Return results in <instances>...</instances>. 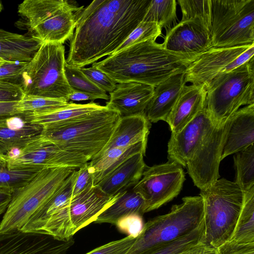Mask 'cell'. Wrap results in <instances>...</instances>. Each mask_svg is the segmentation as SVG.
<instances>
[{"mask_svg": "<svg viewBox=\"0 0 254 254\" xmlns=\"http://www.w3.org/2000/svg\"><path fill=\"white\" fill-rule=\"evenodd\" d=\"M205 106L181 130L171 133L168 143V158L182 167L186 163L213 127Z\"/></svg>", "mask_w": 254, "mask_h": 254, "instance_id": "obj_18", "label": "cell"}, {"mask_svg": "<svg viewBox=\"0 0 254 254\" xmlns=\"http://www.w3.org/2000/svg\"><path fill=\"white\" fill-rule=\"evenodd\" d=\"M23 97V92L19 85L0 81V102H17Z\"/></svg>", "mask_w": 254, "mask_h": 254, "instance_id": "obj_46", "label": "cell"}, {"mask_svg": "<svg viewBox=\"0 0 254 254\" xmlns=\"http://www.w3.org/2000/svg\"><path fill=\"white\" fill-rule=\"evenodd\" d=\"M13 192L10 190L0 189V216L6 211Z\"/></svg>", "mask_w": 254, "mask_h": 254, "instance_id": "obj_49", "label": "cell"}, {"mask_svg": "<svg viewBox=\"0 0 254 254\" xmlns=\"http://www.w3.org/2000/svg\"><path fill=\"white\" fill-rule=\"evenodd\" d=\"M250 46L210 48L188 65L185 71L186 83L205 88L218 74L226 73L229 64Z\"/></svg>", "mask_w": 254, "mask_h": 254, "instance_id": "obj_17", "label": "cell"}, {"mask_svg": "<svg viewBox=\"0 0 254 254\" xmlns=\"http://www.w3.org/2000/svg\"><path fill=\"white\" fill-rule=\"evenodd\" d=\"M120 117L117 112L104 106L71 123L44 129L41 137L65 151L83 155L89 161L107 144Z\"/></svg>", "mask_w": 254, "mask_h": 254, "instance_id": "obj_3", "label": "cell"}, {"mask_svg": "<svg viewBox=\"0 0 254 254\" xmlns=\"http://www.w3.org/2000/svg\"><path fill=\"white\" fill-rule=\"evenodd\" d=\"M235 154V183L243 190L247 191L254 187V144Z\"/></svg>", "mask_w": 254, "mask_h": 254, "instance_id": "obj_33", "label": "cell"}, {"mask_svg": "<svg viewBox=\"0 0 254 254\" xmlns=\"http://www.w3.org/2000/svg\"><path fill=\"white\" fill-rule=\"evenodd\" d=\"M75 168L41 170L28 184L13 192L0 223V233L20 231L30 217L54 194Z\"/></svg>", "mask_w": 254, "mask_h": 254, "instance_id": "obj_8", "label": "cell"}, {"mask_svg": "<svg viewBox=\"0 0 254 254\" xmlns=\"http://www.w3.org/2000/svg\"><path fill=\"white\" fill-rule=\"evenodd\" d=\"M65 76L70 88L74 90L90 94L97 99L109 100V96L93 83L80 70L79 68L65 63Z\"/></svg>", "mask_w": 254, "mask_h": 254, "instance_id": "obj_36", "label": "cell"}, {"mask_svg": "<svg viewBox=\"0 0 254 254\" xmlns=\"http://www.w3.org/2000/svg\"><path fill=\"white\" fill-rule=\"evenodd\" d=\"M123 192L110 195L98 186H94L72 198L52 215L37 233L60 240H68L80 229L95 222Z\"/></svg>", "mask_w": 254, "mask_h": 254, "instance_id": "obj_9", "label": "cell"}, {"mask_svg": "<svg viewBox=\"0 0 254 254\" xmlns=\"http://www.w3.org/2000/svg\"><path fill=\"white\" fill-rule=\"evenodd\" d=\"M145 213V202L142 197L131 190L124 191L111 205L104 210L95 221L97 223L116 224L121 218L130 214L142 216Z\"/></svg>", "mask_w": 254, "mask_h": 254, "instance_id": "obj_30", "label": "cell"}, {"mask_svg": "<svg viewBox=\"0 0 254 254\" xmlns=\"http://www.w3.org/2000/svg\"><path fill=\"white\" fill-rule=\"evenodd\" d=\"M204 232L203 219L197 227L189 234L160 246L149 254H181L203 243Z\"/></svg>", "mask_w": 254, "mask_h": 254, "instance_id": "obj_37", "label": "cell"}, {"mask_svg": "<svg viewBox=\"0 0 254 254\" xmlns=\"http://www.w3.org/2000/svg\"><path fill=\"white\" fill-rule=\"evenodd\" d=\"M65 62L63 44L42 43L28 62L23 73L20 86L24 96L68 101V97L73 90L65 76Z\"/></svg>", "mask_w": 254, "mask_h": 254, "instance_id": "obj_6", "label": "cell"}, {"mask_svg": "<svg viewBox=\"0 0 254 254\" xmlns=\"http://www.w3.org/2000/svg\"><path fill=\"white\" fill-rule=\"evenodd\" d=\"M229 120L214 126L186 163L188 174L200 190L219 178V164Z\"/></svg>", "mask_w": 254, "mask_h": 254, "instance_id": "obj_13", "label": "cell"}, {"mask_svg": "<svg viewBox=\"0 0 254 254\" xmlns=\"http://www.w3.org/2000/svg\"><path fill=\"white\" fill-rule=\"evenodd\" d=\"M230 240L240 243L254 242V187L245 191L243 204Z\"/></svg>", "mask_w": 254, "mask_h": 254, "instance_id": "obj_31", "label": "cell"}, {"mask_svg": "<svg viewBox=\"0 0 254 254\" xmlns=\"http://www.w3.org/2000/svg\"><path fill=\"white\" fill-rule=\"evenodd\" d=\"M151 0H95L76 11L66 62L81 68L113 54L143 19Z\"/></svg>", "mask_w": 254, "mask_h": 254, "instance_id": "obj_1", "label": "cell"}, {"mask_svg": "<svg viewBox=\"0 0 254 254\" xmlns=\"http://www.w3.org/2000/svg\"><path fill=\"white\" fill-rule=\"evenodd\" d=\"M203 202V243L217 249L230 240L243 204L245 191L222 178L200 190Z\"/></svg>", "mask_w": 254, "mask_h": 254, "instance_id": "obj_4", "label": "cell"}, {"mask_svg": "<svg viewBox=\"0 0 254 254\" xmlns=\"http://www.w3.org/2000/svg\"><path fill=\"white\" fill-rule=\"evenodd\" d=\"M88 162L76 170L72 199L94 186L93 177L89 170Z\"/></svg>", "mask_w": 254, "mask_h": 254, "instance_id": "obj_44", "label": "cell"}, {"mask_svg": "<svg viewBox=\"0 0 254 254\" xmlns=\"http://www.w3.org/2000/svg\"><path fill=\"white\" fill-rule=\"evenodd\" d=\"M161 30L155 22L142 21L113 54L137 43L149 40L156 41L161 34Z\"/></svg>", "mask_w": 254, "mask_h": 254, "instance_id": "obj_39", "label": "cell"}, {"mask_svg": "<svg viewBox=\"0 0 254 254\" xmlns=\"http://www.w3.org/2000/svg\"><path fill=\"white\" fill-rule=\"evenodd\" d=\"M205 98L204 86L194 84L184 86L165 121L172 133L181 130L196 116L205 106Z\"/></svg>", "mask_w": 254, "mask_h": 254, "instance_id": "obj_22", "label": "cell"}, {"mask_svg": "<svg viewBox=\"0 0 254 254\" xmlns=\"http://www.w3.org/2000/svg\"><path fill=\"white\" fill-rule=\"evenodd\" d=\"M217 254H254V242L240 243L228 241L216 249Z\"/></svg>", "mask_w": 254, "mask_h": 254, "instance_id": "obj_45", "label": "cell"}, {"mask_svg": "<svg viewBox=\"0 0 254 254\" xmlns=\"http://www.w3.org/2000/svg\"><path fill=\"white\" fill-rule=\"evenodd\" d=\"M254 142V104L239 109L230 118L221 161Z\"/></svg>", "mask_w": 254, "mask_h": 254, "instance_id": "obj_20", "label": "cell"}, {"mask_svg": "<svg viewBox=\"0 0 254 254\" xmlns=\"http://www.w3.org/2000/svg\"><path fill=\"white\" fill-rule=\"evenodd\" d=\"M42 42L32 36L0 28V58L8 63L28 62Z\"/></svg>", "mask_w": 254, "mask_h": 254, "instance_id": "obj_27", "label": "cell"}, {"mask_svg": "<svg viewBox=\"0 0 254 254\" xmlns=\"http://www.w3.org/2000/svg\"><path fill=\"white\" fill-rule=\"evenodd\" d=\"M41 170L10 169L6 161L0 162V189L14 191L28 184Z\"/></svg>", "mask_w": 254, "mask_h": 254, "instance_id": "obj_35", "label": "cell"}, {"mask_svg": "<svg viewBox=\"0 0 254 254\" xmlns=\"http://www.w3.org/2000/svg\"><path fill=\"white\" fill-rule=\"evenodd\" d=\"M74 243L73 238L60 240L21 231L0 233V254H66Z\"/></svg>", "mask_w": 254, "mask_h": 254, "instance_id": "obj_16", "label": "cell"}, {"mask_svg": "<svg viewBox=\"0 0 254 254\" xmlns=\"http://www.w3.org/2000/svg\"><path fill=\"white\" fill-rule=\"evenodd\" d=\"M193 60L149 40L108 56L92 65L117 83L136 82L155 87L173 75L185 72Z\"/></svg>", "mask_w": 254, "mask_h": 254, "instance_id": "obj_2", "label": "cell"}, {"mask_svg": "<svg viewBox=\"0 0 254 254\" xmlns=\"http://www.w3.org/2000/svg\"><path fill=\"white\" fill-rule=\"evenodd\" d=\"M43 127L25 121L21 116L0 121V155L4 159L39 138Z\"/></svg>", "mask_w": 254, "mask_h": 254, "instance_id": "obj_21", "label": "cell"}, {"mask_svg": "<svg viewBox=\"0 0 254 254\" xmlns=\"http://www.w3.org/2000/svg\"><path fill=\"white\" fill-rule=\"evenodd\" d=\"M147 142V140L127 147L111 148L89 161L88 164L92 175L94 186L131 156L139 153L145 155Z\"/></svg>", "mask_w": 254, "mask_h": 254, "instance_id": "obj_26", "label": "cell"}, {"mask_svg": "<svg viewBox=\"0 0 254 254\" xmlns=\"http://www.w3.org/2000/svg\"><path fill=\"white\" fill-rule=\"evenodd\" d=\"M6 161V160L0 155V162Z\"/></svg>", "mask_w": 254, "mask_h": 254, "instance_id": "obj_52", "label": "cell"}, {"mask_svg": "<svg viewBox=\"0 0 254 254\" xmlns=\"http://www.w3.org/2000/svg\"><path fill=\"white\" fill-rule=\"evenodd\" d=\"M142 153L134 154L105 177L96 186L104 192L115 195L134 186L146 167Z\"/></svg>", "mask_w": 254, "mask_h": 254, "instance_id": "obj_24", "label": "cell"}, {"mask_svg": "<svg viewBox=\"0 0 254 254\" xmlns=\"http://www.w3.org/2000/svg\"><path fill=\"white\" fill-rule=\"evenodd\" d=\"M136 238L127 236L101 246L85 254H127Z\"/></svg>", "mask_w": 254, "mask_h": 254, "instance_id": "obj_40", "label": "cell"}, {"mask_svg": "<svg viewBox=\"0 0 254 254\" xmlns=\"http://www.w3.org/2000/svg\"><path fill=\"white\" fill-rule=\"evenodd\" d=\"M154 88L136 82L119 83L109 93L106 106L117 112L121 116L143 113L153 96Z\"/></svg>", "mask_w": 254, "mask_h": 254, "instance_id": "obj_19", "label": "cell"}, {"mask_svg": "<svg viewBox=\"0 0 254 254\" xmlns=\"http://www.w3.org/2000/svg\"><path fill=\"white\" fill-rule=\"evenodd\" d=\"M75 169L54 194L30 217L20 231L37 233L48 218L72 199Z\"/></svg>", "mask_w": 254, "mask_h": 254, "instance_id": "obj_28", "label": "cell"}, {"mask_svg": "<svg viewBox=\"0 0 254 254\" xmlns=\"http://www.w3.org/2000/svg\"><path fill=\"white\" fill-rule=\"evenodd\" d=\"M5 160L10 169H78L89 162L85 156L65 151L41 136L19 150L15 156Z\"/></svg>", "mask_w": 254, "mask_h": 254, "instance_id": "obj_14", "label": "cell"}, {"mask_svg": "<svg viewBox=\"0 0 254 254\" xmlns=\"http://www.w3.org/2000/svg\"><path fill=\"white\" fill-rule=\"evenodd\" d=\"M182 13V21L198 18L210 31L211 25V0H179Z\"/></svg>", "mask_w": 254, "mask_h": 254, "instance_id": "obj_38", "label": "cell"}, {"mask_svg": "<svg viewBox=\"0 0 254 254\" xmlns=\"http://www.w3.org/2000/svg\"><path fill=\"white\" fill-rule=\"evenodd\" d=\"M97 98L94 96L81 91H76L73 90L72 92L69 94L68 97V101H87L90 100L91 102H93Z\"/></svg>", "mask_w": 254, "mask_h": 254, "instance_id": "obj_50", "label": "cell"}, {"mask_svg": "<svg viewBox=\"0 0 254 254\" xmlns=\"http://www.w3.org/2000/svg\"><path fill=\"white\" fill-rule=\"evenodd\" d=\"M176 8L175 0H151L142 21L155 22L168 31L177 21Z\"/></svg>", "mask_w": 254, "mask_h": 254, "instance_id": "obj_34", "label": "cell"}, {"mask_svg": "<svg viewBox=\"0 0 254 254\" xmlns=\"http://www.w3.org/2000/svg\"><path fill=\"white\" fill-rule=\"evenodd\" d=\"M181 254H217L216 249L200 243Z\"/></svg>", "mask_w": 254, "mask_h": 254, "instance_id": "obj_48", "label": "cell"}, {"mask_svg": "<svg viewBox=\"0 0 254 254\" xmlns=\"http://www.w3.org/2000/svg\"><path fill=\"white\" fill-rule=\"evenodd\" d=\"M94 102L87 104H71L66 108L40 115H21L27 122L38 124L44 129L53 128L71 123L86 116L103 107Z\"/></svg>", "mask_w": 254, "mask_h": 254, "instance_id": "obj_29", "label": "cell"}, {"mask_svg": "<svg viewBox=\"0 0 254 254\" xmlns=\"http://www.w3.org/2000/svg\"><path fill=\"white\" fill-rule=\"evenodd\" d=\"M150 127V122L144 112L121 116L108 142L100 153L111 148L127 147L147 140Z\"/></svg>", "mask_w": 254, "mask_h": 254, "instance_id": "obj_25", "label": "cell"}, {"mask_svg": "<svg viewBox=\"0 0 254 254\" xmlns=\"http://www.w3.org/2000/svg\"><path fill=\"white\" fill-rule=\"evenodd\" d=\"M3 9V5L1 2V1H0V12L2 11Z\"/></svg>", "mask_w": 254, "mask_h": 254, "instance_id": "obj_53", "label": "cell"}, {"mask_svg": "<svg viewBox=\"0 0 254 254\" xmlns=\"http://www.w3.org/2000/svg\"><path fill=\"white\" fill-rule=\"evenodd\" d=\"M203 219L202 197H185L182 203L173 205L168 213L144 224L127 254H149L160 246L189 234Z\"/></svg>", "mask_w": 254, "mask_h": 254, "instance_id": "obj_5", "label": "cell"}, {"mask_svg": "<svg viewBox=\"0 0 254 254\" xmlns=\"http://www.w3.org/2000/svg\"><path fill=\"white\" fill-rule=\"evenodd\" d=\"M161 45L191 59L212 47L210 31L198 18L181 20L167 31Z\"/></svg>", "mask_w": 254, "mask_h": 254, "instance_id": "obj_15", "label": "cell"}, {"mask_svg": "<svg viewBox=\"0 0 254 254\" xmlns=\"http://www.w3.org/2000/svg\"><path fill=\"white\" fill-rule=\"evenodd\" d=\"M17 102H0V121L21 116L17 109Z\"/></svg>", "mask_w": 254, "mask_h": 254, "instance_id": "obj_47", "label": "cell"}, {"mask_svg": "<svg viewBox=\"0 0 254 254\" xmlns=\"http://www.w3.org/2000/svg\"><path fill=\"white\" fill-rule=\"evenodd\" d=\"M186 83L185 71L173 75L155 87L144 111L150 123L166 121Z\"/></svg>", "mask_w": 254, "mask_h": 254, "instance_id": "obj_23", "label": "cell"}, {"mask_svg": "<svg viewBox=\"0 0 254 254\" xmlns=\"http://www.w3.org/2000/svg\"><path fill=\"white\" fill-rule=\"evenodd\" d=\"M185 176L182 167L172 161L146 166L132 190L145 202V213L155 210L171 201L180 192Z\"/></svg>", "mask_w": 254, "mask_h": 254, "instance_id": "obj_12", "label": "cell"}, {"mask_svg": "<svg viewBox=\"0 0 254 254\" xmlns=\"http://www.w3.org/2000/svg\"><path fill=\"white\" fill-rule=\"evenodd\" d=\"M6 63H7L6 61H5L4 60H3L2 59L0 58V66L2 65L3 64H4Z\"/></svg>", "mask_w": 254, "mask_h": 254, "instance_id": "obj_51", "label": "cell"}, {"mask_svg": "<svg viewBox=\"0 0 254 254\" xmlns=\"http://www.w3.org/2000/svg\"><path fill=\"white\" fill-rule=\"evenodd\" d=\"M79 69L92 83L104 91L110 93L115 89L117 83L101 70L92 65Z\"/></svg>", "mask_w": 254, "mask_h": 254, "instance_id": "obj_41", "label": "cell"}, {"mask_svg": "<svg viewBox=\"0 0 254 254\" xmlns=\"http://www.w3.org/2000/svg\"><path fill=\"white\" fill-rule=\"evenodd\" d=\"M142 216L136 214L128 215L120 218L115 225L119 230L126 233L127 236L136 238L143 228Z\"/></svg>", "mask_w": 254, "mask_h": 254, "instance_id": "obj_43", "label": "cell"}, {"mask_svg": "<svg viewBox=\"0 0 254 254\" xmlns=\"http://www.w3.org/2000/svg\"><path fill=\"white\" fill-rule=\"evenodd\" d=\"M79 8L64 0H25L18 5L17 11L33 37L43 43L64 44L73 34Z\"/></svg>", "mask_w": 254, "mask_h": 254, "instance_id": "obj_10", "label": "cell"}, {"mask_svg": "<svg viewBox=\"0 0 254 254\" xmlns=\"http://www.w3.org/2000/svg\"><path fill=\"white\" fill-rule=\"evenodd\" d=\"M28 62L6 63L0 66V81L20 86L22 76Z\"/></svg>", "mask_w": 254, "mask_h": 254, "instance_id": "obj_42", "label": "cell"}, {"mask_svg": "<svg viewBox=\"0 0 254 254\" xmlns=\"http://www.w3.org/2000/svg\"><path fill=\"white\" fill-rule=\"evenodd\" d=\"M72 103L64 99L24 96L17 102V109L21 115H40L67 107Z\"/></svg>", "mask_w": 254, "mask_h": 254, "instance_id": "obj_32", "label": "cell"}, {"mask_svg": "<svg viewBox=\"0 0 254 254\" xmlns=\"http://www.w3.org/2000/svg\"><path fill=\"white\" fill-rule=\"evenodd\" d=\"M212 47L254 44V0H211Z\"/></svg>", "mask_w": 254, "mask_h": 254, "instance_id": "obj_11", "label": "cell"}, {"mask_svg": "<svg viewBox=\"0 0 254 254\" xmlns=\"http://www.w3.org/2000/svg\"><path fill=\"white\" fill-rule=\"evenodd\" d=\"M254 58L218 74L205 87V106L214 126L225 123L240 107L254 104Z\"/></svg>", "mask_w": 254, "mask_h": 254, "instance_id": "obj_7", "label": "cell"}]
</instances>
